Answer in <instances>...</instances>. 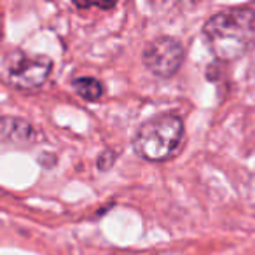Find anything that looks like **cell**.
I'll return each mask as SVG.
<instances>
[{
    "instance_id": "1",
    "label": "cell",
    "mask_w": 255,
    "mask_h": 255,
    "mask_svg": "<svg viewBox=\"0 0 255 255\" xmlns=\"http://www.w3.org/2000/svg\"><path fill=\"white\" fill-rule=\"evenodd\" d=\"M206 46L220 61H233L255 46V9L233 7L213 14L203 26Z\"/></svg>"
},
{
    "instance_id": "2",
    "label": "cell",
    "mask_w": 255,
    "mask_h": 255,
    "mask_svg": "<svg viewBox=\"0 0 255 255\" xmlns=\"http://www.w3.org/2000/svg\"><path fill=\"white\" fill-rule=\"evenodd\" d=\"M184 140V121L175 114H159L138 128L133 149L142 159L159 163L173 157Z\"/></svg>"
},
{
    "instance_id": "3",
    "label": "cell",
    "mask_w": 255,
    "mask_h": 255,
    "mask_svg": "<svg viewBox=\"0 0 255 255\" xmlns=\"http://www.w3.org/2000/svg\"><path fill=\"white\" fill-rule=\"evenodd\" d=\"M184 56L185 51L180 40L163 35L147 44L142 53V61L149 72L166 79L177 74L180 65L184 63Z\"/></svg>"
},
{
    "instance_id": "4",
    "label": "cell",
    "mask_w": 255,
    "mask_h": 255,
    "mask_svg": "<svg viewBox=\"0 0 255 255\" xmlns=\"http://www.w3.org/2000/svg\"><path fill=\"white\" fill-rule=\"evenodd\" d=\"M53 61L47 56H21L16 58L9 67V82L18 89L39 88L49 77Z\"/></svg>"
},
{
    "instance_id": "5",
    "label": "cell",
    "mask_w": 255,
    "mask_h": 255,
    "mask_svg": "<svg viewBox=\"0 0 255 255\" xmlns=\"http://www.w3.org/2000/svg\"><path fill=\"white\" fill-rule=\"evenodd\" d=\"M40 138L42 135L28 121L12 116L0 117V152L26 149L39 143Z\"/></svg>"
},
{
    "instance_id": "6",
    "label": "cell",
    "mask_w": 255,
    "mask_h": 255,
    "mask_svg": "<svg viewBox=\"0 0 255 255\" xmlns=\"http://www.w3.org/2000/svg\"><path fill=\"white\" fill-rule=\"evenodd\" d=\"M74 91L86 102H96L103 95V84L95 77H77L72 81Z\"/></svg>"
},
{
    "instance_id": "7",
    "label": "cell",
    "mask_w": 255,
    "mask_h": 255,
    "mask_svg": "<svg viewBox=\"0 0 255 255\" xmlns=\"http://www.w3.org/2000/svg\"><path fill=\"white\" fill-rule=\"evenodd\" d=\"M116 159H117V154L114 152V150H105V152H102L100 154V157H98V168L102 171H107V170H110V168L114 166V163H116Z\"/></svg>"
}]
</instances>
